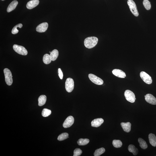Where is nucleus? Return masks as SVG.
<instances>
[{"label":"nucleus","mask_w":156,"mask_h":156,"mask_svg":"<svg viewBox=\"0 0 156 156\" xmlns=\"http://www.w3.org/2000/svg\"><path fill=\"white\" fill-rule=\"evenodd\" d=\"M98 41V38L96 37H89L85 39L84 44L86 48L91 49L96 45Z\"/></svg>","instance_id":"f257e3e1"},{"label":"nucleus","mask_w":156,"mask_h":156,"mask_svg":"<svg viewBox=\"0 0 156 156\" xmlns=\"http://www.w3.org/2000/svg\"><path fill=\"white\" fill-rule=\"evenodd\" d=\"M5 77L6 83L9 86H11L13 83V76L10 70L8 68H5L4 70Z\"/></svg>","instance_id":"f03ea898"},{"label":"nucleus","mask_w":156,"mask_h":156,"mask_svg":"<svg viewBox=\"0 0 156 156\" xmlns=\"http://www.w3.org/2000/svg\"><path fill=\"white\" fill-rule=\"evenodd\" d=\"M124 96L126 100L129 102L132 103L135 102L136 99L135 95L131 91L128 90H126L125 92Z\"/></svg>","instance_id":"7ed1b4c3"},{"label":"nucleus","mask_w":156,"mask_h":156,"mask_svg":"<svg viewBox=\"0 0 156 156\" xmlns=\"http://www.w3.org/2000/svg\"><path fill=\"white\" fill-rule=\"evenodd\" d=\"M128 5L131 11L135 16L137 17L139 15L137 7L135 2L133 0H128Z\"/></svg>","instance_id":"20e7f679"},{"label":"nucleus","mask_w":156,"mask_h":156,"mask_svg":"<svg viewBox=\"0 0 156 156\" xmlns=\"http://www.w3.org/2000/svg\"><path fill=\"white\" fill-rule=\"evenodd\" d=\"M14 50L17 53L22 55H26L28 51L24 47L17 45H14L13 47Z\"/></svg>","instance_id":"39448f33"},{"label":"nucleus","mask_w":156,"mask_h":156,"mask_svg":"<svg viewBox=\"0 0 156 156\" xmlns=\"http://www.w3.org/2000/svg\"><path fill=\"white\" fill-rule=\"evenodd\" d=\"M65 87L66 90L67 92H71L74 88L73 80L71 78H67L65 82Z\"/></svg>","instance_id":"423d86ee"},{"label":"nucleus","mask_w":156,"mask_h":156,"mask_svg":"<svg viewBox=\"0 0 156 156\" xmlns=\"http://www.w3.org/2000/svg\"><path fill=\"white\" fill-rule=\"evenodd\" d=\"M89 77L91 81L97 85H101L104 83V81L102 79L93 74H89Z\"/></svg>","instance_id":"0eeeda50"},{"label":"nucleus","mask_w":156,"mask_h":156,"mask_svg":"<svg viewBox=\"0 0 156 156\" xmlns=\"http://www.w3.org/2000/svg\"><path fill=\"white\" fill-rule=\"evenodd\" d=\"M140 76L143 81L147 84H151L152 82L151 77L145 72L143 71L140 73Z\"/></svg>","instance_id":"6e6552de"},{"label":"nucleus","mask_w":156,"mask_h":156,"mask_svg":"<svg viewBox=\"0 0 156 156\" xmlns=\"http://www.w3.org/2000/svg\"><path fill=\"white\" fill-rule=\"evenodd\" d=\"M74 121V120L73 116H68L63 123V127L65 128L70 127L73 124Z\"/></svg>","instance_id":"1a4fd4ad"},{"label":"nucleus","mask_w":156,"mask_h":156,"mask_svg":"<svg viewBox=\"0 0 156 156\" xmlns=\"http://www.w3.org/2000/svg\"><path fill=\"white\" fill-rule=\"evenodd\" d=\"M145 100L149 104L153 105H156V98L153 95L147 94L145 96Z\"/></svg>","instance_id":"9d476101"},{"label":"nucleus","mask_w":156,"mask_h":156,"mask_svg":"<svg viewBox=\"0 0 156 156\" xmlns=\"http://www.w3.org/2000/svg\"><path fill=\"white\" fill-rule=\"evenodd\" d=\"M48 25L47 22L43 23L39 25L37 27L36 30L39 32H45L48 28Z\"/></svg>","instance_id":"9b49d317"},{"label":"nucleus","mask_w":156,"mask_h":156,"mask_svg":"<svg viewBox=\"0 0 156 156\" xmlns=\"http://www.w3.org/2000/svg\"><path fill=\"white\" fill-rule=\"evenodd\" d=\"M113 74L116 76L121 78H125L126 77L125 73L122 70L118 69H115L112 71Z\"/></svg>","instance_id":"f8f14e48"},{"label":"nucleus","mask_w":156,"mask_h":156,"mask_svg":"<svg viewBox=\"0 0 156 156\" xmlns=\"http://www.w3.org/2000/svg\"><path fill=\"white\" fill-rule=\"evenodd\" d=\"M104 122V120L102 118H97L93 120L91 122V126L93 127H98Z\"/></svg>","instance_id":"ddd939ff"},{"label":"nucleus","mask_w":156,"mask_h":156,"mask_svg":"<svg viewBox=\"0 0 156 156\" xmlns=\"http://www.w3.org/2000/svg\"><path fill=\"white\" fill-rule=\"evenodd\" d=\"M40 3L39 0H32L28 2L26 5V7L29 9H32L37 6Z\"/></svg>","instance_id":"4468645a"},{"label":"nucleus","mask_w":156,"mask_h":156,"mask_svg":"<svg viewBox=\"0 0 156 156\" xmlns=\"http://www.w3.org/2000/svg\"><path fill=\"white\" fill-rule=\"evenodd\" d=\"M123 130L125 132H129L131 130V124L129 122H122L121 124Z\"/></svg>","instance_id":"2eb2a0df"},{"label":"nucleus","mask_w":156,"mask_h":156,"mask_svg":"<svg viewBox=\"0 0 156 156\" xmlns=\"http://www.w3.org/2000/svg\"><path fill=\"white\" fill-rule=\"evenodd\" d=\"M18 4V2L17 1H14L10 4L8 7L7 11L8 13L14 10Z\"/></svg>","instance_id":"dca6fc26"},{"label":"nucleus","mask_w":156,"mask_h":156,"mask_svg":"<svg viewBox=\"0 0 156 156\" xmlns=\"http://www.w3.org/2000/svg\"><path fill=\"white\" fill-rule=\"evenodd\" d=\"M149 139L150 144L153 147H156V136L155 134H150L149 135Z\"/></svg>","instance_id":"f3484780"},{"label":"nucleus","mask_w":156,"mask_h":156,"mask_svg":"<svg viewBox=\"0 0 156 156\" xmlns=\"http://www.w3.org/2000/svg\"><path fill=\"white\" fill-rule=\"evenodd\" d=\"M47 97L45 95H41L38 98V105L39 106H43L46 102Z\"/></svg>","instance_id":"a211bd4d"},{"label":"nucleus","mask_w":156,"mask_h":156,"mask_svg":"<svg viewBox=\"0 0 156 156\" xmlns=\"http://www.w3.org/2000/svg\"><path fill=\"white\" fill-rule=\"evenodd\" d=\"M59 55L58 50L55 49L53 50L50 53V56L52 61H54L57 59Z\"/></svg>","instance_id":"6ab92c4d"},{"label":"nucleus","mask_w":156,"mask_h":156,"mask_svg":"<svg viewBox=\"0 0 156 156\" xmlns=\"http://www.w3.org/2000/svg\"><path fill=\"white\" fill-rule=\"evenodd\" d=\"M128 150L129 151L132 153L134 155H136L138 154V149L133 145H130L129 146Z\"/></svg>","instance_id":"aec40b11"},{"label":"nucleus","mask_w":156,"mask_h":156,"mask_svg":"<svg viewBox=\"0 0 156 156\" xmlns=\"http://www.w3.org/2000/svg\"><path fill=\"white\" fill-rule=\"evenodd\" d=\"M138 143H139L140 147L142 149H147L148 145L145 140L141 138H138Z\"/></svg>","instance_id":"412c9836"},{"label":"nucleus","mask_w":156,"mask_h":156,"mask_svg":"<svg viewBox=\"0 0 156 156\" xmlns=\"http://www.w3.org/2000/svg\"><path fill=\"white\" fill-rule=\"evenodd\" d=\"M43 61L46 64H48L51 62L52 61L50 55L48 54H45L43 57Z\"/></svg>","instance_id":"4be33fe9"},{"label":"nucleus","mask_w":156,"mask_h":156,"mask_svg":"<svg viewBox=\"0 0 156 156\" xmlns=\"http://www.w3.org/2000/svg\"><path fill=\"white\" fill-rule=\"evenodd\" d=\"M89 142V140L88 139L81 138L78 140L77 143L79 145H87Z\"/></svg>","instance_id":"5701e85b"},{"label":"nucleus","mask_w":156,"mask_h":156,"mask_svg":"<svg viewBox=\"0 0 156 156\" xmlns=\"http://www.w3.org/2000/svg\"><path fill=\"white\" fill-rule=\"evenodd\" d=\"M112 144L114 147L116 148L121 147L123 145L122 142L120 140H113Z\"/></svg>","instance_id":"b1692460"},{"label":"nucleus","mask_w":156,"mask_h":156,"mask_svg":"<svg viewBox=\"0 0 156 156\" xmlns=\"http://www.w3.org/2000/svg\"><path fill=\"white\" fill-rule=\"evenodd\" d=\"M69 137V134L67 133H63L58 136V140L61 141L67 139Z\"/></svg>","instance_id":"393cba45"},{"label":"nucleus","mask_w":156,"mask_h":156,"mask_svg":"<svg viewBox=\"0 0 156 156\" xmlns=\"http://www.w3.org/2000/svg\"><path fill=\"white\" fill-rule=\"evenodd\" d=\"M105 151V149L104 148H101L96 150L94 154L95 156H99L104 153Z\"/></svg>","instance_id":"a878e982"},{"label":"nucleus","mask_w":156,"mask_h":156,"mask_svg":"<svg viewBox=\"0 0 156 156\" xmlns=\"http://www.w3.org/2000/svg\"><path fill=\"white\" fill-rule=\"evenodd\" d=\"M51 113V111L49 109L44 108L43 110L42 114L43 116L46 117L49 116Z\"/></svg>","instance_id":"bb28decb"},{"label":"nucleus","mask_w":156,"mask_h":156,"mask_svg":"<svg viewBox=\"0 0 156 156\" xmlns=\"http://www.w3.org/2000/svg\"><path fill=\"white\" fill-rule=\"evenodd\" d=\"M23 26V25L21 23H19L17 24L14 27L12 30V33L13 34H16L17 33L19 32V30H17V28L18 27L21 28Z\"/></svg>","instance_id":"cd10ccee"},{"label":"nucleus","mask_w":156,"mask_h":156,"mask_svg":"<svg viewBox=\"0 0 156 156\" xmlns=\"http://www.w3.org/2000/svg\"><path fill=\"white\" fill-rule=\"evenodd\" d=\"M143 3L144 7L146 10H149L151 9V5L150 3L148 0H144Z\"/></svg>","instance_id":"c85d7f7f"},{"label":"nucleus","mask_w":156,"mask_h":156,"mask_svg":"<svg viewBox=\"0 0 156 156\" xmlns=\"http://www.w3.org/2000/svg\"><path fill=\"white\" fill-rule=\"evenodd\" d=\"M82 153V151L79 148H76L75 149L74 151L73 156H79Z\"/></svg>","instance_id":"c756f323"},{"label":"nucleus","mask_w":156,"mask_h":156,"mask_svg":"<svg viewBox=\"0 0 156 156\" xmlns=\"http://www.w3.org/2000/svg\"><path fill=\"white\" fill-rule=\"evenodd\" d=\"M58 74H59V76L60 79H62L63 77V73L62 72L61 70L60 69V68L58 69Z\"/></svg>","instance_id":"7c9ffc66"},{"label":"nucleus","mask_w":156,"mask_h":156,"mask_svg":"<svg viewBox=\"0 0 156 156\" xmlns=\"http://www.w3.org/2000/svg\"><path fill=\"white\" fill-rule=\"evenodd\" d=\"M50 53H51V52H50Z\"/></svg>","instance_id":"2f4dec72"},{"label":"nucleus","mask_w":156,"mask_h":156,"mask_svg":"<svg viewBox=\"0 0 156 156\" xmlns=\"http://www.w3.org/2000/svg\"><path fill=\"white\" fill-rule=\"evenodd\" d=\"M2 1H5V0H2Z\"/></svg>","instance_id":"473e14b6"}]
</instances>
